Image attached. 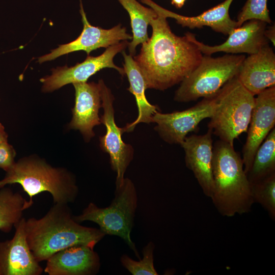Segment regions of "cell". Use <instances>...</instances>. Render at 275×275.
<instances>
[{"label": "cell", "instance_id": "cell-1", "mask_svg": "<svg viewBox=\"0 0 275 275\" xmlns=\"http://www.w3.org/2000/svg\"><path fill=\"white\" fill-rule=\"evenodd\" d=\"M156 11L157 16L149 24L152 35L133 57L147 89L164 91L180 84L199 65L203 54L186 33L182 37L173 33L167 18Z\"/></svg>", "mask_w": 275, "mask_h": 275}, {"label": "cell", "instance_id": "cell-2", "mask_svg": "<svg viewBox=\"0 0 275 275\" xmlns=\"http://www.w3.org/2000/svg\"><path fill=\"white\" fill-rule=\"evenodd\" d=\"M68 204L54 203L42 217L25 219V233L36 260L45 261L57 252L77 245L94 248L106 235L99 229L81 225Z\"/></svg>", "mask_w": 275, "mask_h": 275}, {"label": "cell", "instance_id": "cell-3", "mask_svg": "<svg viewBox=\"0 0 275 275\" xmlns=\"http://www.w3.org/2000/svg\"><path fill=\"white\" fill-rule=\"evenodd\" d=\"M214 187L211 197L218 212L232 217L250 211L254 203L243 160L233 145L217 141L213 146Z\"/></svg>", "mask_w": 275, "mask_h": 275}, {"label": "cell", "instance_id": "cell-4", "mask_svg": "<svg viewBox=\"0 0 275 275\" xmlns=\"http://www.w3.org/2000/svg\"><path fill=\"white\" fill-rule=\"evenodd\" d=\"M13 184H20L29 196V208L33 197L43 192L49 193L54 203L63 204L74 202L78 193L74 174L65 168L51 166L35 154L15 161L0 180V188Z\"/></svg>", "mask_w": 275, "mask_h": 275}, {"label": "cell", "instance_id": "cell-5", "mask_svg": "<svg viewBox=\"0 0 275 275\" xmlns=\"http://www.w3.org/2000/svg\"><path fill=\"white\" fill-rule=\"evenodd\" d=\"M138 201L134 183L131 179L125 177L122 184L116 187L115 197L108 207H99L91 202L80 214L73 215V218L79 223L93 222L99 226V229L105 235L120 237L140 259L139 253L130 235Z\"/></svg>", "mask_w": 275, "mask_h": 275}, {"label": "cell", "instance_id": "cell-6", "mask_svg": "<svg viewBox=\"0 0 275 275\" xmlns=\"http://www.w3.org/2000/svg\"><path fill=\"white\" fill-rule=\"evenodd\" d=\"M215 98L208 129L220 140L233 145L235 139L247 132L255 105V96L236 76L221 88Z\"/></svg>", "mask_w": 275, "mask_h": 275}, {"label": "cell", "instance_id": "cell-7", "mask_svg": "<svg viewBox=\"0 0 275 275\" xmlns=\"http://www.w3.org/2000/svg\"><path fill=\"white\" fill-rule=\"evenodd\" d=\"M245 58L243 54L230 53L217 58L203 55L199 65L180 83L174 101L188 102L215 95L237 76Z\"/></svg>", "mask_w": 275, "mask_h": 275}, {"label": "cell", "instance_id": "cell-8", "mask_svg": "<svg viewBox=\"0 0 275 275\" xmlns=\"http://www.w3.org/2000/svg\"><path fill=\"white\" fill-rule=\"evenodd\" d=\"M98 82L100 86L103 110L100 122L106 128L105 134L99 138V146L101 150L109 156L111 168L116 173L115 184L117 187L122 184L126 170L133 159L134 149L130 144L123 141V129L119 127L116 123L114 107L115 98L111 89L102 79Z\"/></svg>", "mask_w": 275, "mask_h": 275}, {"label": "cell", "instance_id": "cell-9", "mask_svg": "<svg viewBox=\"0 0 275 275\" xmlns=\"http://www.w3.org/2000/svg\"><path fill=\"white\" fill-rule=\"evenodd\" d=\"M128 43L127 40L121 41L108 47L98 56H87L83 62L77 63L73 66L65 65L52 68L50 75L40 79L42 92L51 93L70 84L86 82L91 76L104 68L115 69L124 76L123 68L117 66L114 62V59L118 53L128 47Z\"/></svg>", "mask_w": 275, "mask_h": 275}, {"label": "cell", "instance_id": "cell-10", "mask_svg": "<svg viewBox=\"0 0 275 275\" xmlns=\"http://www.w3.org/2000/svg\"><path fill=\"white\" fill-rule=\"evenodd\" d=\"M215 103L214 95L204 98L194 106L182 111L157 112L152 117V123L156 124L154 130L165 142L181 145L189 132L198 130V125L203 120L211 118Z\"/></svg>", "mask_w": 275, "mask_h": 275}, {"label": "cell", "instance_id": "cell-11", "mask_svg": "<svg viewBox=\"0 0 275 275\" xmlns=\"http://www.w3.org/2000/svg\"><path fill=\"white\" fill-rule=\"evenodd\" d=\"M80 13L83 29L80 35L74 40L60 44L50 52L38 58L37 62L43 63L56 59L62 56L77 51H84L88 56L99 48H107L121 41L131 40L132 36L127 33L125 27L119 24L109 29H104L91 25L85 12L81 0H80Z\"/></svg>", "mask_w": 275, "mask_h": 275}, {"label": "cell", "instance_id": "cell-12", "mask_svg": "<svg viewBox=\"0 0 275 275\" xmlns=\"http://www.w3.org/2000/svg\"><path fill=\"white\" fill-rule=\"evenodd\" d=\"M275 125V86L257 95L242 149L244 170L250 171L255 154Z\"/></svg>", "mask_w": 275, "mask_h": 275}, {"label": "cell", "instance_id": "cell-13", "mask_svg": "<svg viewBox=\"0 0 275 275\" xmlns=\"http://www.w3.org/2000/svg\"><path fill=\"white\" fill-rule=\"evenodd\" d=\"M267 24L257 19L248 20L232 31L224 42L215 46H210L199 41L195 35L191 33L187 32L186 34L204 55L211 56L218 52L252 54L269 44V41L264 35Z\"/></svg>", "mask_w": 275, "mask_h": 275}, {"label": "cell", "instance_id": "cell-14", "mask_svg": "<svg viewBox=\"0 0 275 275\" xmlns=\"http://www.w3.org/2000/svg\"><path fill=\"white\" fill-rule=\"evenodd\" d=\"M25 222L22 217L15 226L12 238L0 241L1 275H40L43 271L26 241Z\"/></svg>", "mask_w": 275, "mask_h": 275}, {"label": "cell", "instance_id": "cell-15", "mask_svg": "<svg viewBox=\"0 0 275 275\" xmlns=\"http://www.w3.org/2000/svg\"><path fill=\"white\" fill-rule=\"evenodd\" d=\"M75 90V103L72 108V119L69 129L78 130L85 142L94 137V127L100 125L99 109L102 107L98 82H81L72 84Z\"/></svg>", "mask_w": 275, "mask_h": 275}, {"label": "cell", "instance_id": "cell-16", "mask_svg": "<svg viewBox=\"0 0 275 275\" xmlns=\"http://www.w3.org/2000/svg\"><path fill=\"white\" fill-rule=\"evenodd\" d=\"M212 132L186 136L181 144L186 167L191 170L204 195L211 198L214 187L212 174Z\"/></svg>", "mask_w": 275, "mask_h": 275}, {"label": "cell", "instance_id": "cell-17", "mask_svg": "<svg viewBox=\"0 0 275 275\" xmlns=\"http://www.w3.org/2000/svg\"><path fill=\"white\" fill-rule=\"evenodd\" d=\"M46 261L44 271L49 275H94L101 266L99 256L94 248L84 245L63 249Z\"/></svg>", "mask_w": 275, "mask_h": 275}, {"label": "cell", "instance_id": "cell-18", "mask_svg": "<svg viewBox=\"0 0 275 275\" xmlns=\"http://www.w3.org/2000/svg\"><path fill=\"white\" fill-rule=\"evenodd\" d=\"M237 77L254 96L275 86V54L269 44L245 58Z\"/></svg>", "mask_w": 275, "mask_h": 275}, {"label": "cell", "instance_id": "cell-19", "mask_svg": "<svg viewBox=\"0 0 275 275\" xmlns=\"http://www.w3.org/2000/svg\"><path fill=\"white\" fill-rule=\"evenodd\" d=\"M162 14L167 18H172L182 27L189 29L210 27L213 31L228 35L237 27L236 21L231 19L229 9L233 0H225L221 4L196 16H186L167 10L152 0H140Z\"/></svg>", "mask_w": 275, "mask_h": 275}, {"label": "cell", "instance_id": "cell-20", "mask_svg": "<svg viewBox=\"0 0 275 275\" xmlns=\"http://www.w3.org/2000/svg\"><path fill=\"white\" fill-rule=\"evenodd\" d=\"M122 53L124 58L123 68L129 83L127 90L135 97L138 109L136 119L123 127L125 133L132 131L139 123H152L153 116L160 109L158 106L151 104L147 99L145 95L147 82L133 56L127 54L124 51Z\"/></svg>", "mask_w": 275, "mask_h": 275}, {"label": "cell", "instance_id": "cell-21", "mask_svg": "<svg viewBox=\"0 0 275 275\" xmlns=\"http://www.w3.org/2000/svg\"><path fill=\"white\" fill-rule=\"evenodd\" d=\"M128 12L132 32V38L128 47L129 54L136 53V47L148 40L147 28L151 20L158 15L157 12L151 7L142 5L136 0H117Z\"/></svg>", "mask_w": 275, "mask_h": 275}, {"label": "cell", "instance_id": "cell-22", "mask_svg": "<svg viewBox=\"0 0 275 275\" xmlns=\"http://www.w3.org/2000/svg\"><path fill=\"white\" fill-rule=\"evenodd\" d=\"M275 174V128H273L258 148L247 174L251 184Z\"/></svg>", "mask_w": 275, "mask_h": 275}, {"label": "cell", "instance_id": "cell-23", "mask_svg": "<svg viewBox=\"0 0 275 275\" xmlns=\"http://www.w3.org/2000/svg\"><path fill=\"white\" fill-rule=\"evenodd\" d=\"M28 208V201L21 194L6 186L0 188V231L10 232Z\"/></svg>", "mask_w": 275, "mask_h": 275}, {"label": "cell", "instance_id": "cell-24", "mask_svg": "<svg viewBox=\"0 0 275 275\" xmlns=\"http://www.w3.org/2000/svg\"><path fill=\"white\" fill-rule=\"evenodd\" d=\"M251 185L254 202L258 203L275 219V174Z\"/></svg>", "mask_w": 275, "mask_h": 275}, {"label": "cell", "instance_id": "cell-25", "mask_svg": "<svg viewBox=\"0 0 275 275\" xmlns=\"http://www.w3.org/2000/svg\"><path fill=\"white\" fill-rule=\"evenodd\" d=\"M154 244L150 241L142 250V259L136 261L124 254L120 258L121 263L133 275H157L154 265Z\"/></svg>", "mask_w": 275, "mask_h": 275}, {"label": "cell", "instance_id": "cell-26", "mask_svg": "<svg viewBox=\"0 0 275 275\" xmlns=\"http://www.w3.org/2000/svg\"><path fill=\"white\" fill-rule=\"evenodd\" d=\"M267 0H247L237 17V27L251 19H257L271 23L267 8Z\"/></svg>", "mask_w": 275, "mask_h": 275}, {"label": "cell", "instance_id": "cell-27", "mask_svg": "<svg viewBox=\"0 0 275 275\" xmlns=\"http://www.w3.org/2000/svg\"><path fill=\"white\" fill-rule=\"evenodd\" d=\"M16 155L15 149L8 141L0 144V169L8 171L15 162Z\"/></svg>", "mask_w": 275, "mask_h": 275}, {"label": "cell", "instance_id": "cell-28", "mask_svg": "<svg viewBox=\"0 0 275 275\" xmlns=\"http://www.w3.org/2000/svg\"><path fill=\"white\" fill-rule=\"evenodd\" d=\"M264 35L266 38L271 42L273 46H275V26L274 25H272L266 28L264 31Z\"/></svg>", "mask_w": 275, "mask_h": 275}, {"label": "cell", "instance_id": "cell-29", "mask_svg": "<svg viewBox=\"0 0 275 275\" xmlns=\"http://www.w3.org/2000/svg\"><path fill=\"white\" fill-rule=\"evenodd\" d=\"M8 135L3 125L0 123V144L8 141Z\"/></svg>", "mask_w": 275, "mask_h": 275}, {"label": "cell", "instance_id": "cell-30", "mask_svg": "<svg viewBox=\"0 0 275 275\" xmlns=\"http://www.w3.org/2000/svg\"><path fill=\"white\" fill-rule=\"evenodd\" d=\"M186 0H171L172 4L177 8H182Z\"/></svg>", "mask_w": 275, "mask_h": 275}, {"label": "cell", "instance_id": "cell-31", "mask_svg": "<svg viewBox=\"0 0 275 275\" xmlns=\"http://www.w3.org/2000/svg\"><path fill=\"white\" fill-rule=\"evenodd\" d=\"M0 275H1V272H0Z\"/></svg>", "mask_w": 275, "mask_h": 275}, {"label": "cell", "instance_id": "cell-32", "mask_svg": "<svg viewBox=\"0 0 275 275\" xmlns=\"http://www.w3.org/2000/svg\"><path fill=\"white\" fill-rule=\"evenodd\" d=\"M0 100H1V99H0Z\"/></svg>", "mask_w": 275, "mask_h": 275}]
</instances>
